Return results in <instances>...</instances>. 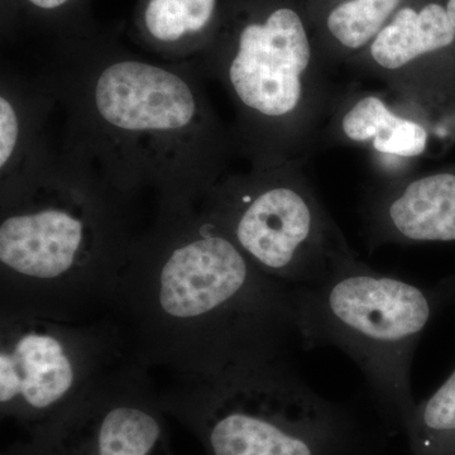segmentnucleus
<instances>
[{"label": "nucleus", "instance_id": "obj_4", "mask_svg": "<svg viewBox=\"0 0 455 455\" xmlns=\"http://www.w3.org/2000/svg\"><path fill=\"white\" fill-rule=\"evenodd\" d=\"M454 293V283L419 286L352 256L323 283L291 289L296 334L305 350L335 347L348 355L382 411L405 430L416 407V347Z\"/></svg>", "mask_w": 455, "mask_h": 455}, {"label": "nucleus", "instance_id": "obj_11", "mask_svg": "<svg viewBox=\"0 0 455 455\" xmlns=\"http://www.w3.org/2000/svg\"><path fill=\"white\" fill-rule=\"evenodd\" d=\"M57 99L40 73L2 68L0 75V190L25 178L52 151L47 122Z\"/></svg>", "mask_w": 455, "mask_h": 455}, {"label": "nucleus", "instance_id": "obj_6", "mask_svg": "<svg viewBox=\"0 0 455 455\" xmlns=\"http://www.w3.org/2000/svg\"><path fill=\"white\" fill-rule=\"evenodd\" d=\"M190 64L227 90L236 113V148L253 167L292 163L313 76V50L298 12L274 9L242 27L233 44L208 49Z\"/></svg>", "mask_w": 455, "mask_h": 455}, {"label": "nucleus", "instance_id": "obj_13", "mask_svg": "<svg viewBox=\"0 0 455 455\" xmlns=\"http://www.w3.org/2000/svg\"><path fill=\"white\" fill-rule=\"evenodd\" d=\"M341 133L358 143H370L379 154L397 158H415L424 154L429 142L420 123L398 116L381 98L358 99L341 116Z\"/></svg>", "mask_w": 455, "mask_h": 455}, {"label": "nucleus", "instance_id": "obj_16", "mask_svg": "<svg viewBox=\"0 0 455 455\" xmlns=\"http://www.w3.org/2000/svg\"><path fill=\"white\" fill-rule=\"evenodd\" d=\"M26 2L40 11L52 12L65 7L71 0H26Z\"/></svg>", "mask_w": 455, "mask_h": 455}, {"label": "nucleus", "instance_id": "obj_10", "mask_svg": "<svg viewBox=\"0 0 455 455\" xmlns=\"http://www.w3.org/2000/svg\"><path fill=\"white\" fill-rule=\"evenodd\" d=\"M372 247L455 242V173L435 172L386 188L370 204Z\"/></svg>", "mask_w": 455, "mask_h": 455}, {"label": "nucleus", "instance_id": "obj_9", "mask_svg": "<svg viewBox=\"0 0 455 455\" xmlns=\"http://www.w3.org/2000/svg\"><path fill=\"white\" fill-rule=\"evenodd\" d=\"M132 355L55 423L3 455H175L161 395Z\"/></svg>", "mask_w": 455, "mask_h": 455}, {"label": "nucleus", "instance_id": "obj_1", "mask_svg": "<svg viewBox=\"0 0 455 455\" xmlns=\"http://www.w3.org/2000/svg\"><path fill=\"white\" fill-rule=\"evenodd\" d=\"M131 355L181 381L212 382L289 362L291 287L253 265L200 208L157 211L140 233L112 307Z\"/></svg>", "mask_w": 455, "mask_h": 455}, {"label": "nucleus", "instance_id": "obj_2", "mask_svg": "<svg viewBox=\"0 0 455 455\" xmlns=\"http://www.w3.org/2000/svg\"><path fill=\"white\" fill-rule=\"evenodd\" d=\"M65 114L64 142L130 199L199 208L224 176L235 136L191 64L99 49L66 50L41 70Z\"/></svg>", "mask_w": 455, "mask_h": 455}, {"label": "nucleus", "instance_id": "obj_17", "mask_svg": "<svg viewBox=\"0 0 455 455\" xmlns=\"http://www.w3.org/2000/svg\"><path fill=\"white\" fill-rule=\"evenodd\" d=\"M445 9H447L449 20L453 23L455 28V0H448L447 8Z\"/></svg>", "mask_w": 455, "mask_h": 455}, {"label": "nucleus", "instance_id": "obj_12", "mask_svg": "<svg viewBox=\"0 0 455 455\" xmlns=\"http://www.w3.org/2000/svg\"><path fill=\"white\" fill-rule=\"evenodd\" d=\"M455 28L447 9L425 5L420 11L403 8L383 27L370 47L371 59L385 71L405 70L419 57L451 46Z\"/></svg>", "mask_w": 455, "mask_h": 455}, {"label": "nucleus", "instance_id": "obj_15", "mask_svg": "<svg viewBox=\"0 0 455 455\" xmlns=\"http://www.w3.org/2000/svg\"><path fill=\"white\" fill-rule=\"evenodd\" d=\"M401 0H346L329 13L326 26L341 46L359 50L373 41Z\"/></svg>", "mask_w": 455, "mask_h": 455}, {"label": "nucleus", "instance_id": "obj_3", "mask_svg": "<svg viewBox=\"0 0 455 455\" xmlns=\"http://www.w3.org/2000/svg\"><path fill=\"white\" fill-rule=\"evenodd\" d=\"M134 200L62 145L0 190V311L88 322L114 295L134 241Z\"/></svg>", "mask_w": 455, "mask_h": 455}, {"label": "nucleus", "instance_id": "obj_14", "mask_svg": "<svg viewBox=\"0 0 455 455\" xmlns=\"http://www.w3.org/2000/svg\"><path fill=\"white\" fill-rule=\"evenodd\" d=\"M412 455H455V370L423 403L406 427Z\"/></svg>", "mask_w": 455, "mask_h": 455}, {"label": "nucleus", "instance_id": "obj_7", "mask_svg": "<svg viewBox=\"0 0 455 455\" xmlns=\"http://www.w3.org/2000/svg\"><path fill=\"white\" fill-rule=\"evenodd\" d=\"M199 208L257 268L291 289L323 283L355 256L293 161L223 176Z\"/></svg>", "mask_w": 455, "mask_h": 455}, {"label": "nucleus", "instance_id": "obj_5", "mask_svg": "<svg viewBox=\"0 0 455 455\" xmlns=\"http://www.w3.org/2000/svg\"><path fill=\"white\" fill-rule=\"evenodd\" d=\"M170 418L205 455H348L353 425L289 362L220 381H181L163 392Z\"/></svg>", "mask_w": 455, "mask_h": 455}, {"label": "nucleus", "instance_id": "obj_8", "mask_svg": "<svg viewBox=\"0 0 455 455\" xmlns=\"http://www.w3.org/2000/svg\"><path fill=\"white\" fill-rule=\"evenodd\" d=\"M131 352L122 325L0 311V415L23 436L55 423Z\"/></svg>", "mask_w": 455, "mask_h": 455}]
</instances>
